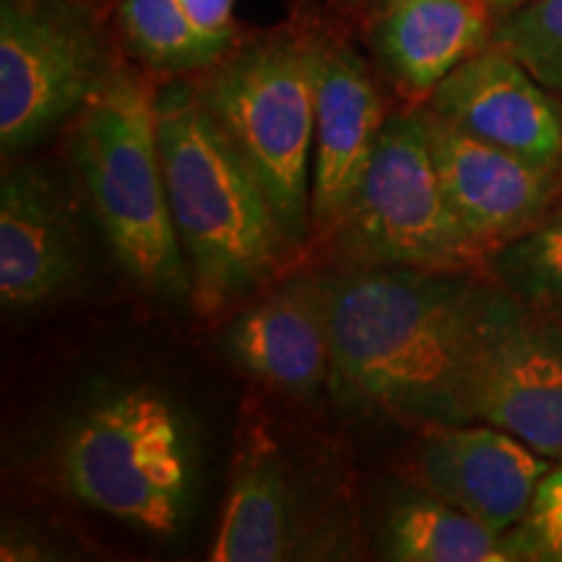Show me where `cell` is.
Here are the masks:
<instances>
[{
  "label": "cell",
  "mask_w": 562,
  "mask_h": 562,
  "mask_svg": "<svg viewBox=\"0 0 562 562\" xmlns=\"http://www.w3.org/2000/svg\"><path fill=\"white\" fill-rule=\"evenodd\" d=\"M326 284L336 404L425 427L472 425L492 281L469 271L339 266Z\"/></svg>",
  "instance_id": "cell-1"
},
{
  "label": "cell",
  "mask_w": 562,
  "mask_h": 562,
  "mask_svg": "<svg viewBox=\"0 0 562 562\" xmlns=\"http://www.w3.org/2000/svg\"><path fill=\"white\" fill-rule=\"evenodd\" d=\"M161 170L199 315H220L284 269L294 248L263 186L195 83L178 79L154 94Z\"/></svg>",
  "instance_id": "cell-2"
},
{
  "label": "cell",
  "mask_w": 562,
  "mask_h": 562,
  "mask_svg": "<svg viewBox=\"0 0 562 562\" xmlns=\"http://www.w3.org/2000/svg\"><path fill=\"white\" fill-rule=\"evenodd\" d=\"M70 151L104 240L133 284L175 305L191 302V271L167 199L149 87L115 70L79 115Z\"/></svg>",
  "instance_id": "cell-3"
},
{
  "label": "cell",
  "mask_w": 562,
  "mask_h": 562,
  "mask_svg": "<svg viewBox=\"0 0 562 562\" xmlns=\"http://www.w3.org/2000/svg\"><path fill=\"white\" fill-rule=\"evenodd\" d=\"M315 58L313 42L273 34L227 53L195 83L211 117L263 186L294 250L313 232Z\"/></svg>",
  "instance_id": "cell-4"
},
{
  "label": "cell",
  "mask_w": 562,
  "mask_h": 562,
  "mask_svg": "<svg viewBox=\"0 0 562 562\" xmlns=\"http://www.w3.org/2000/svg\"><path fill=\"white\" fill-rule=\"evenodd\" d=\"M60 476L83 505L151 537L182 529L193 503V440L165 393H112L70 425Z\"/></svg>",
  "instance_id": "cell-5"
},
{
  "label": "cell",
  "mask_w": 562,
  "mask_h": 562,
  "mask_svg": "<svg viewBox=\"0 0 562 562\" xmlns=\"http://www.w3.org/2000/svg\"><path fill=\"white\" fill-rule=\"evenodd\" d=\"M328 235L344 269L472 271L490 263L442 191L425 110L385 117L360 186Z\"/></svg>",
  "instance_id": "cell-6"
},
{
  "label": "cell",
  "mask_w": 562,
  "mask_h": 562,
  "mask_svg": "<svg viewBox=\"0 0 562 562\" xmlns=\"http://www.w3.org/2000/svg\"><path fill=\"white\" fill-rule=\"evenodd\" d=\"M102 30L76 0H0V149L37 144L112 79Z\"/></svg>",
  "instance_id": "cell-7"
},
{
  "label": "cell",
  "mask_w": 562,
  "mask_h": 562,
  "mask_svg": "<svg viewBox=\"0 0 562 562\" xmlns=\"http://www.w3.org/2000/svg\"><path fill=\"white\" fill-rule=\"evenodd\" d=\"M472 422L562 459V326L492 281L472 381Z\"/></svg>",
  "instance_id": "cell-8"
},
{
  "label": "cell",
  "mask_w": 562,
  "mask_h": 562,
  "mask_svg": "<svg viewBox=\"0 0 562 562\" xmlns=\"http://www.w3.org/2000/svg\"><path fill=\"white\" fill-rule=\"evenodd\" d=\"M425 121L446 199L467 235L487 256L537 227L558 191L560 170L531 165L456 128L427 108Z\"/></svg>",
  "instance_id": "cell-9"
},
{
  "label": "cell",
  "mask_w": 562,
  "mask_h": 562,
  "mask_svg": "<svg viewBox=\"0 0 562 562\" xmlns=\"http://www.w3.org/2000/svg\"><path fill=\"white\" fill-rule=\"evenodd\" d=\"M83 277V245L68 195L40 165L5 167L0 182V300L30 313L68 297Z\"/></svg>",
  "instance_id": "cell-10"
},
{
  "label": "cell",
  "mask_w": 562,
  "mask_h": 562,
  "mask_svg": "<svg viewBox=\"0 0 562 562\" xmlns=\"http://www.w3.org/2000/svg\"><path fill=\"white\" fill-rule=\"evenodd\" d=\"M552 467L550 456L484 422L432 427L414 456L422 487L495 531H513L526 521Z\"/></svg>",
  "instance_id": "cell-11"
},
{
  "label": "cell",
  "mask_w": 562,
  "mask_h": 562,
  "mask_svg": "<svg viewBox=\"0 0 562 562\" xmlns=\"http://www.w3.org/2000/svg\"><path fill=\"white\" fill-rule=\"evenodd\" d=\"M427 110L531 165L562 170V104L492 42L432 89Z\"/></svg>",
  "instance_id": "cell-12"
},
{
  "label": "cell",
  "mask_w": 562,
  "mask_h": 562,
  "mask_svg": "<svg viewBox=\"0 0 562 562\" xmlns=\"http://www.w3.org/2000/svg\"><path fill=\"white\" fill-rule=\"evenodd\" d=\"M224 355L286 396L315 398L331 378V307L326 273L279 281L227 323Z\"/></svg>",
  "instance_id": "cell-13"
},
{
  "label": "cell",
  "mask_w": 562,
  "mask_h": 562,
  "mask_svg": "<svg viewBox=\"0 0 562 562\" xmlns=\"http://www.w3.org/2000/svg\"><path fill=\"white\" fill-rule=\"evenodd\" d=\"M381 91L349 47L318 45L315 58L313 229L331 232L360 186L385 123Z\"/></svg>",
  "instance_id": "cell-14"
},
{
  "label": "cell",
  "mask_w": 562,
  "mask_h": 562,
  "mask_svg": "<svg viewBox=\"0 0 562 562\" xmlns=\"http://www.w3.org/2000/svg\"><path fill=\"white\" fill-rule=\"evenodd\" d=\"M484 0H381L370 24V47L398 89L430 97L451 70L492 42Z\"/></svg>",
  "instance_id": "cell-15"
},
{
  "label": "cell",
  "mask_w": 562,
  "mask_h": 562,
  "mask_svg": "<svg viewBox=\"0 0 562 562\" xmlns=\"http://www.w3.org/2000/svg\"><path fill=\"white\" fill-rule=\"evenodd\" d=\"M297 513L294 482L261 435V440L245 448L237 459L209 560L277 562L297 558L302 554Z\"/></svg>",
  "instance_id": "cell-16"
},
{
  "label": "cell",
  "mask_w": 562,
  "mask_h": 562,
  "mask_svg": "<svg viewBox=\"0 0 562 562\" xmlns=\"http://www.w3.org/2000/svg\"><path fill=\"white\" fill-rule=\"evenodd\" d=\"M381 554L396 562H508L529 560L518 531H495L472 513L430 490H409L389 505Z\"/></svg>",
  "instance_id": "cell-17"
},
{
  "label": "cell",
  "mask_w": 562,
  "mask_h": 562,
  "mask_svg": "<svg viewBox=\"0 0 562 562\" xmlns=\"http://www.w3.org/2000/svg\"><path fill=\"white\" fill-rule=\"evenodd\" d=\"M121 24L133 55L159 74H199L232 47L203 34L182 11L180 0H123Z\"/></svg>",
  "instance_id": "cell-18"
},
{
  "label": "cell",
  "mask_w": 562,
  "mask_h": 562,
  "mask_svg": "<svg viewBox=\"0 0 562 562\" xmlns=\"http://www.w3.org/2000/svg\"><path fill=\"white\" fill-rule=\"evenodd\" d=\"M487 266L495 284L562 326V214L505 243Z\"/></svg>",
  "instance_id": "cell-19"
},
{
  "label": "cell",
  "mask_w": 562,
  "mask_h": 562,
  "mask_svg": "<svg viewBox=\"0 0 562 562\" xmlns=\"http://www.w3.org/2000/svg\"><path fill=\"white\" fill-rule=\"evenodd\" d=\"M492 45L513 55L562 104V0H531L497 19Z\"/></svg>",
  "instance_id": "cell-20"
},
{
  "label": "cell",
  "mask_w": 562,
  "mask_h": 562,
  "mask_svg": "<svg viewBox=\"0 0 562 562\" xmlns=\"http://www.w3.org/2000/svg\"><path fill=\"white\" fill-rule=\"evenodd\" d=\"M516 531L529 560H562V459L539 484L531 513Z\"/></svg>",
  "instance_id": "cell-21"
},
{
  "label": "cell",
  "mask_w": 562,
  "mask_h": 562,
  "mask_svg": "<svg viewBox=\"0 0 562 562\" xmlns=\"http://www.w3.org/2000/svg\"><path fill=\"white\" fill-rule=\"evenodd\" d=\"M180 5L203 34L232 45L235 40V24H232L235 0H180Z\"/></svg>",
  "instance_id": "cell-22"
},
{
  "label": "cell",
  "mask_w": 562,
  "mask_h": 562,
  "mask_svg": "<svg viewBox=\"0 0 562 562\" xmlns=\"http://www.w3.org/2000/svg\"><path fill=\"white\" fill-rule=\"evenodd\" d=\"M484 3L490 5L492 16L503 19V16H508V13L524 9V5H529L531 0H484Z\"/></svg>",
  "instance_id": "cell-23"
}]
</instances>
